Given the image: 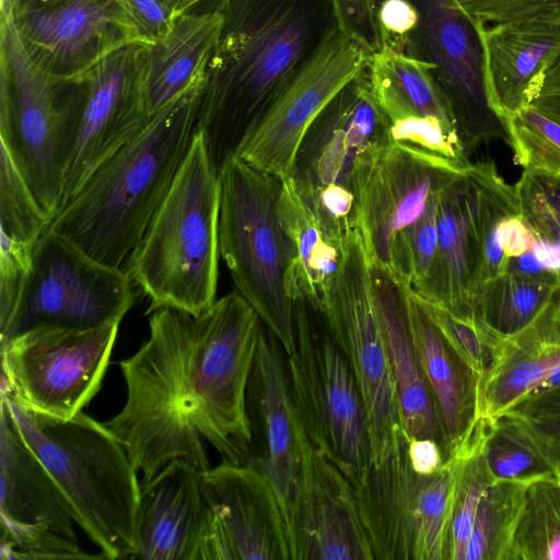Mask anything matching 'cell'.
<instances>
[{"mask_svg":"<svg viewBox=\"0 0 560 560\" xmlns=\"http://www.w3.org/2000/svg\"><path fill=\"white\" fill-rule=\"evenodd\" d=\"M262 325L237 291L199 316L167 307L151 313L149 338L119 362L125 405L104 423L142 482L173 459L209 469L208 445L222 460L246 463V396Z\"/></svg>","mask_w":560,"mask_h":560,"instance_id":"obj_1","label":"cell"},{"mask_svg":"<svg viewBox=\"0 0 560 560\" xmlns=\"http://www.w3.org/2000/svg\"><path fill=\"white\" fill-rule=\"evenodd\" d=\"M223 13L196 125L219 170L323 35L311 0H226Z\"/></svg>","mask_w":560,"mask_h":560,"instance_id":"obj_2","label":"cell"},{"mask_svg":"<svg viewBox=\"0 0 560 560\" xmlns=\"http://www.w3.org/2000/svg\"><path fill=\"white\" fill-rule=\"evenodd\" d=\"M205 80L153 115L140 135L101 164L48 228L92 258L121 268L188 152Z\"/></svg>","mask_w":560,"mask_h":560,"instance_id":"obj_3","label":"cell"},{"mask_svg":"<svg viewBox=\"0 0 560 560\" xmlns=\"http://www.w3.org/2000/svg\"><path fill=\"white\" fill-rule=\"evenodd\" d=\"M24 441L68 500L77 524L107 559L136 548L141 483L127 451L83 411L65 419L34 410L1 390Z\"/></svg>","mask_w":560,"mask_h":560,"instance_id":"obj_4","label":"cell"},{"mask_svg":"<svg viewBox=\"0 0 560 560\" xmlns=\"http://www.w3.org/2000/svg\"><path fill=\"white\" fill-rule=\"evenodd\" d=\"M219 168L196 128L164 200L125 266L149 299L147 313L175 308L199 316L217 301Z\"/></svg>","mask_w":560,"mask_h":560,"instance_id":"obj_5","label":"cell"},{"mask_svg":"<svg viewBox=\"0 0 560 560\" xmlns=\"http://www.w3.org/2000/svg\"><path fill=\"white\" fill-rule=\"evenodd\" d=\"M1 2L0 139L44 212L61 207L81 127L85 85L56 83L27 55Z\"/></svg>","mask_w":560,"mask_h":560,"instance_id":"obj_6","label":"cell"},{"mask_svg":"<svg viewBox=\"0 0 560 560\" xmlns=\"http://www.w3.org/2000/svg\"><path fill=\"white\" fill-rule=\"evenodd\" d=\"M220 255L287 354L295 349V252L277 211L281 180L229 156L219 170Z\"/></svg>","mask_w":560,"mask_h":560,"instance_id":"obj_7","label":"cell"},{"mask_svg":"<svg viewBox=\"0 0 560 560\" xmlns=\"http://www.w3.org/2000/svg\"><path fill=\"white\" fill-rule=\"evenodd\" d=\"M287 369L304 434L357 486L371 467L361 396L320 312L304 300L295 302V349Z\"/></svg>","mask_w":560,"mask_h":560,"instance_id":"obj_8","label":"cell"},{"mask_svg":"<svg viewBox=\"0 0 560 560\" xmlns=\"http://www.w3.org/2000/svg\"><path fill=\"white\" fill-rule=\"evenodd\" d=\"M345 354L361 396L371 446V465L406 442L396 392L375 311L372 265L357 229L346 238L340 267L318 310Z\"/></svg>","mask_w":560,"mask_h":560,"instance_id":"obj_9","label":"cell"},{"mask_svg":"<svg viewBox=\"0 0 560 560\" xmlns=\"http://www.w3.org/2000/svg\"><path fill=\"white\" fill-rule=\"evenodd\" d=\"M138 287L121 267L105 265L47 228L38 240L30 280L0 346L35 328L90 329L121 320Z\"/></svg>","mask_w":560,"mask_h":560,"instance_id":"obj_10","label":"cell"},{"mask_svg":"<svg viewBox=\"0 0 560 560\" xmlns=\"http://www.w3.org/2000/svg\"><path fill=\"white\" fill-rule=\"evenodd\" d=\"M120 322L90 329L42 327L13 337L0 346L1 390L39 412L75 416L102 386Z\"/></svg>","mask_w":560,"mask_h":560,"instance_id":"obj_11","label":"cell"},{"mask_svg":"<svg viewBox=\"0 0 560 560\" xmlns=\"http://www.w3.org/2000/svg\"><path fill=\"white\" fill-rule=\"evenodd\" d=\"M373 51L334 22L233 155L280 180L291 177L307 129L342 88L366 71Z\"/></svg>","mask_w":560,"mask_h":560,"instance_id":"obj_12","label":"cell"},{"mask_svg":"<svg viewBox=\"0 0 560 560\" xmlns=\"http://www.w3.org/2000/svg\"><path fill=\"white\" fill-rule=\"evenodd\" d=\"M515 195L514 186L490 160L471 163L445 188L439 206L435 260L419 298L474 319L482 248L497 241L502 219L518 214Z\"/></svg>","mask_w":560,"mask_h":560,"instance_id":"obj_13","label":"cell"},{"mask_svg":"<svg viewBox=\"0 0 560 560\" xmlns=\"http://www.w3.org/2000/svg\"><path fill=\"white\" fill-rule=\"evenodd\" d=\"M0 558H104L84 552L73 511L61 489L20 433L7 400L0 410Z\"/></svg>","mask_w":560,"mask_h":560,"instance_id":"obj_14","label":"cell"},{"mask_svg":"<svg viewBox=\"0 0 560 560\" xmlns=\"http://www.w3.org/2000/svg\"><path fill=\"white\" fill-rule=\"evenodd\" d=\"M468 168L390 141L371 155L358 172L355 196L357 230L373 267L395 280L397 237Z\"/></svg>","mask_w":560,"mask_h":560,"instance_id":"obj_15","label":"cell"},{"mask_svg":"<svg viewBox=\"0 0 560 560\" xmlns=\"http://www.w3.org/2000/svg\"><path fill=\"white\" fill-rule=\"evenodd\" d=\"M31 59L56 83H77L137 35L118 0H9Z\"/></svg>","mask_w":560,"mask_h":560,"instance_id":"obj_16","label":"cell"},{"mask_svg":"<svg viewBox=\"0 0 560 560\" xmlns=\"http://www.w3.org/2000/svg\"><path fill=\"white\" fill-rule=\"evenodd\" d=\"M200 478L206 523L199 560H292L279 498L258 469L222 460Z\"/></svg>","mask_w":560,"mask_h":560,"instance_id":"obj_17","label":"cell"},{"mask_svg":"<svg viewBox=\"0 0 560 560\" xmlns=\"http://www.w3.org/2000/svg\"><path fill=\"white\" fill-rule=\"evenodd\" d=\"M148 50V45L129 43L102 59L82 80L85 103L66 174L61 207L101 164L149 125L151 117L145 105Z\"/></svg>","mask_w":560,"mask_h":560,"instance_id":"obj_18","label":"cell"},{"mask_svg":"<svg viewBox=\"0 0 560 560\" xmlns=\"http://www.w3.org/2000/svg\"><path fill=\"white\" fill-rule=\"evenodd\" d=\"M420 37L455 116L468 156L492 140L506 141L502 120L488 103L476 20L458 0H417Z\"/></svg>","mask_w":560,"mask_h":560,"instance_id":"obj_19","label":"cell"},{"mask_svg":"<svg viewBox=\"0 0 560 560\" xmlns=\"http://www.w3.org/2000/svg\"><path fill=\"white\" fill-rule=\"evenodd\" d=\"M246 404L252 442L245 464L269 480L289 528L305 434L291 394L287 353L265 325L259 335Z\"/></svg>","mask_w":560,"mask_h":560,"instance_id":"obj_20","label":"cell"},{"mask_svg":"<svg viewBox=\"0 0 560 560\" xmlns=\"http://www.w3.org/2000/svg\"><path fill=\"white\" fill-rule=\"evenodd\" d=\"M387 142L385 120L365 71L342 88L312 122L291 177L305 191L338 186L355 195L358 172Z\"/></svg>","mask_w":560,"mask_h":560,"instance_id":"obj_21","label":"cell"},{"mask_svg":"<svg viewBox=\"0 0 560 560\" xmlns=\"http://www.w3.org/2000/svg\"><path fill=\"white\" fill-rule=\"evenodd\" d=\"M289 530L292 560H374L352 483L306 435Z\"/></svg>","mask_w":560,"mask_h":560,"instance_id":"obj_22","label":"cell"},{"mask_svg":"<svg viewBox=\"0 0 560 560\" xmlns=\"http://www.w3.org/2000/svg\"><path fill=\"white\" fill-rule=\"evenodd\" d=\"M476 23L488 103L503 122L539 96L560 55V26L527 18Z\"/></svg>","mask_w":560,"mask_h":560,"instance_id":"obj_23","label":"cell"},{"mask_svg":"<svg viewBox=\"0 0 560 560\" xmlns=\"http://www.w3.org/2000/svg\"><path fill=\"white\" fill-rule=\"evenodd\" d=\"M200 475L190 463L173 459L141 483L130 559L199 560L206 523Z\"/></svg>","mask_w":560,"mask_h":560,"instance_id":"obj_24","label":"cell"},{"mask_svg":"<svg viewBox=\"0 0 560 560\" xmlns=\"http://www.w3.org/2000/svg\"><path fill=\"white\" fill-rule=\"evenodd\" d=\"M560 368V288L523 329L500 340L478 382L477 419L494 420Z\"/></svg>","mask_w":560,"mask_h":560,"instance_id":"obj_25","label":"cell"},{"mask_svg":"<svg viewBox=\"0 0 560 560\" xmlns=\"http://www.w3.org/2000/svg\"><path fill=\"white\" fill-rule=\"evenodd\" d=\"M420 480L409 465L406 441L394 455L371 465L353 487L374 560H416Z\"/></svg>","mask_w":560,"mask_h":560,"instance_id":"obj_26","label":"cell"},{"mask_svg":"<svg viewBox=\"0 0 560 560\" xmlns=\"http://www.w3.org/2000/svg\"><path fill=\"white\" fill-rule=\"evenodd\" d=\"M409 328L443 433L444 462L471 435L477 424L479 376L456 354L405 285Z\"/></svg>","mask_w":560,"mask_h":560,"instance_id":"obj_27","label":"cell"},{"mask_svg":"<svg viewBox=\"0 0 560 560\" xmlns=\"http://www.w3.org/2000/svg\"><path fill=\"white\" fill-rule=\"evenodd\" d=\"M372 280L402 433L406 440L432 439L443 448L440 419L410 334L405 285L373 266Z\"/></svg>","mask_w":560,"mask_h":560,"instance_id":"obj_28","label":"cell"},{"mask_svg":"<svg viewBox=\"0 0 560 560\" xmlns=\"http://www.w3.org/2000/svg\"><path fill=\"white\" fill-rule=\"evenodd\" d=\"M223 22L220 9L191 12L149 46L145 105L150 117L206 78Z\"/></svg>","mask_w":560,"mask_h":560,"instance_id":"obj_29","label":"cell"},{"mask_svg":"<svg viewBox=\"0 0 560 560\" xmlns=\"http://www.w3.org/2000/svg\"><path fill=\"white\" fill-rule=\"evenodd\" d=\"M277 211L295 252L298 300L320 310L340 267L345 243L330 236L292 177L281 180Z\"/></svg>","mask_w":560,"mask_h":560,"instance_id":"obj_30","label":"cell"},{"mask_svg":"<svg viewBox=\"0 0 560 560\" xmlns=\"http://www.w3.org/2000/svg\"><path fill=\"white\" fill-rule=\"evenodd\" d=\"M366 73L390 142L421 149L465 168L470 166L457 128L440 118L425 116L412 106L374 51Z\"/></svg>","mask_w":560,"mask_h":560,"instance_id":"obj_31","label":"cell"},{"mask_svg":"<svg viewBox=\"0 0 560 560\" xmlns=\"http://www.w3.org/2000/svg\"><path fill=\"white\" fill-rule=\"evenodd\" d=\"M559 288L558 276L533 278L508 269L479 287L472 301L474 319L500 341L527 326Z\"/></svg>","mask_w":560,"mask_h":560,"instance_id":"obj_32","label":"cell"},{"mask_svg":"<svg viewBox=\"0 0 560 560\" xmlns=\"http://www.w3.org/2000/svg\"><path fill=\"white\" fill-rule=\"evenodd\" d=\"M492 424L493 420L479 419L468 440L445 460L453 469L447 560H466L479 502L495 480L485 453Z\"/></svg>","mask_w":560,"mask_h":560,"instance_id":"obj_33","label":"cell"},{"mask_svg":"<svg viewBox=\"0 0 560 560\" xmlns=\"http://www.w3.org/2000/svg\"><path fill=\"white\" fill-rule=\"evenodd\" d=\"M535 480V479H533ZM530 479H495L478 505L466 560H506Z\"/></svg>","mask_w":560,"mask_h":560,"instance_id":"obj_34","label":"cell"},{"mask_svg":"<svg viewBox=\"0 0 560 560\" xmlns=\"http://www.w3.org/2000/svg\"><path fill=\"white\" fill-rule=\"evenodd\" d=\"M560 559V478L550 474L533 480L506 560Z\"/></svg>","mask_w":560,"mask_h":560,"instance_id":"obj_35","label":"cell"},{"mask_svg":"<svg viewBox=\"0 0 560 560\" xmlns=\"http://www.w3.org/2000/svg\"><path fill=\"white\" fill-rule=\"evenodd\" d=\"M503 125L515 164L560 176V124L530 106L506 117Z\"/></svg>","mask_w":560,"mask_h":560,"instance_id":"obj_36","label":"cell"},{"mask_svg":"<svg viewBox=\"0 0 560 560\" xmlns=\"http://www.w3.org/2000/svg\"><path fill=\"white\" fill-rule=\"evenodd\" d=\"M0 155L1 236L36 246L51 219L38 205L10 154L2 145Z\"/></svg>","mask_w":560,"mask_h":560,"instance_id":"obj_37","label":"cell"},{"mask_svg":"<svg viewBox=\"0 0 560 560\" xmlns=\"http://www.w3.org/2000/svg\"><path fill=\"white\" fill-rule=\"evenodd\" d=\"M452 501L453 469L448 462H444L435 474L421 476L416 560H447Z\"/></svg>","mask_w":560,"mask_h":560,"instance_id":"obj_38","label":"cell"},{"mask_svg":"<svg viewBox=\"0 0 560 560\" xmlns=\"http://www.w3.org/2000/svg\"><path fill=\"white\" fill-rule=\"evenodd\" d=\"M495 479H537L556 474L518 424L503 413L493 420L485 445Z\"/></svg>","mask_w":560,"mask_h":560,"instance_id":"obj_39","label":"cell"},{"mask_svg":"<svg viewBox=\"0 0 560 560\" xmlns=\"http://www.w3.org/2000/svg\"><path fill=\"white\" fill-rule=\"evenodd\" d=\"M441 196L431 200L423 215L402 231L395 244V281L417 295L424 293L435 260Z\"/></svg>","mask_w":560,"mask_h":560,"instance_id":"obj_40","label":"cell"},{"mask_svg":"<svg viewBox=\"0 0 560 560\" xmlns=\"http://www.w3.org/2000/svg\"><path fill=\"white\" fill-rule=\"evenodd\" d=\"M556 472H560V385L530 393L505 412Z\"/></svg>","mask_w":560,"mask_h":560,"instance_id":"obj_41","label":"cell"},{"mask_svg":"<svg viewBox=\"0 0 560 560\" xmlns=\"http://www.w3.org/2000/svg\"><path fill=\"white\" fill-rule=\"evenodd\" d=\"M415 295L447 343L480 378L491 364L500 341L482 330L475 319L460 317L439 303Z\"/></svg>","mask_w":560,"mask_h":560,"instance_id":"obj_42","label":"cell"},{"mask_svg":"<svg viewBox=\"0 0 560 560\" xmlns=\"http://www.w3.org/2000/svg\"><path fill=\"white\" fill-rule=\"evenodd\" d=\"M514 187L520 214L537 238L560 244V176L523 171Z\"/></svg>","mask_w":560,"mask_h":560,"instance_id":"obj_43","label":"cell"},{"mask_svg":"<svg viewBox=\"0 0 560 560\" xmlns=\"http://www.w3.org/2000/svg\"><path fill=\"white\" fill-rule=\"evenodd\" d=\"M140 43L152 46L206 0H118Z\"/></svg>","mask_w":560,"mask_h":560,"instance_id":"obj_44","label":"cell"},{"mask_svg":"<svg viewBox=\"0 0 560 560\" xmlns=\"http://www.w3.org/2000/svg\"><path fill=\"white\" fill-rule=\"evenodd\" d=\"M380 46L398 47L420 25V11L410 0H378L375 12Z\"/></svg>","mask_w":560,"mask_h":560,"instance_id":"obj_45","label":"cell"},{"mask_svg":"<svg viewBox=\"0 0 560 560\" xmlns=\"http://www.w3.org/2000/svg\"><path fill=\"white\" fill-rule=\"evenodd\" d=\"M334 22L364 39L375 51L380 34L375 20L377 0H327Z\"/></svg>","mask_w":560,"mask_h":560,"instance_id":"obj_46","label":"cell"},{"mask_svg":"<svg viewBox=\"0 0 560 560\" xmlns=\"http://www.w3.org/2000/svg\"><path fill=\"white\" fill-rule=\"evenodd\" d=\"M497 240L509 258L520 257L534 249L538 238L521 214L502 219L497 229Z\"/></svg>","mask_w":560,"mask_h":560,"instance_id":"obj_47","label":"cell"},{"mask_svg":"<svg viewBox=\"0 0 560 560\" xmlns=\"http://www.w3.org/2000/svg\"><path fill=\"white\" fill-rule=\"evenodd\" d=\"M462 7L481 23H497L526 15L529 0H458Z\"/></svg>","mask_w":560,"mask_h":560,"instance_id":"obj_48","label":"cell"},{"mask_svg":"<svg viewBox=\"0 0 560 560\" xmlns=\"http://www.w3.org/2000/svg\"><path fill=\"white\" fill-rule=\"evenodd\" d=\"M407 441V456L411 469L420 476H430L441 469L444 456L439 443L432 439Z\"/></svg>","mask_w":560,"mask_h":560,"instance_id":"obj_49","label":"cell"},{"mask_svg":"<svg viewBox=\"0 0 560 560\" xmlns=\"http://www.w3.org/2000/svg\"><path fill=\"white\" fill-rule=\"evenodd\" d=\"M532 107L560 124V55L550 68Z\"/></svg>","mask_w":560,"mask_h":560,"instance_id":"obj_50","label":"cell"},{"mask_svg":"<svg viewBox=\"0 0 560 560\" xmlns=\"http://www.w3.org/2000/svg\"><path fill=\"white\" fill-rule=\"evenodd\" d=\"M525 18L560 26V0H529Z\"/></svg>","mask_w":560,"mask_h":560,"instance_id":"obj_51","label":"cell"},{"mask_svg":"<svg viewBox=\"0 0 560 560\" xmlns=\"http://www.w3.org/2000/svg\"><path fill=\"white\" fill-rule=\"evenodd\" d=\"M557 475H558V477L560 478V472H558Z\"/></svg>","mask_w":560,"mask_h":560,"instance_id":"obj_52","label":"cell"},{"mask_svg":"<svg viewBox=\"0 0 560 560\" xmlns=\"http://www.w3.org/2000/svg\"><path fill=\"white\" fill-rule=\"evenodd\" d=\"M378 1V0H377Z\"/></svg>","mask_w":560,"mask_h":560,"instance_id":"obj_53","label":"cell"}]
</instances>
